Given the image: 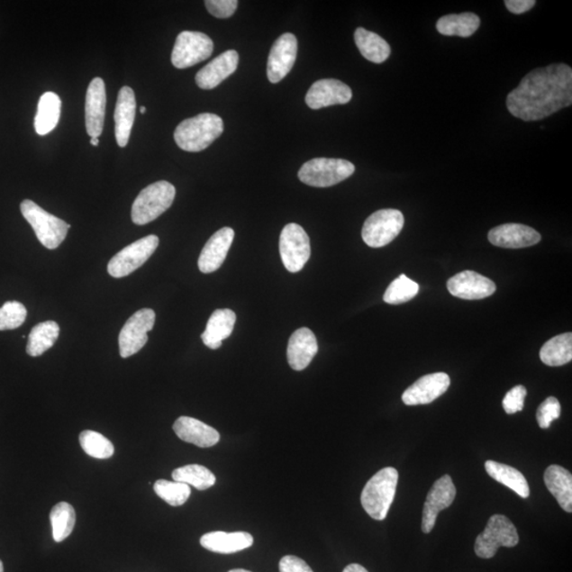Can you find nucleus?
Returning a JSON list of instances; mask_svg holds the SVG:
<instances>
[{"label":"nucleus","mask_w":572,"mask_h":572,"mask_svg":"<svg viewBox=\"0 0 572 572\" xmlns=\"http://www.w3.org/2000/svg\"><path fill=\"white\" fill-rule=\"evenodd\" d=\"M571 104L572 69L566 64L530 71L507 98L512 116L527 123L549 117Z\"/></svg>","instance_id":"1"},{"label":"nucleus","mask_w":572,"mask_h":572,"mask_svg":"<svg viewBox=\"0 0 572 572\" xmlns=\"http://www.w3.org/2000/svg\"><path fill=\"white\" fill-rule=\"evenodd\" d=\"M222 132V119L218 114L204 113L180 123L174 132V140L186 152H201L218 140Z\"/></svg>","instance_id":"2"},{"label":"nucleus","mask_w":572,"mask_h":572,"mask_svg":"<svg viewBox=\"0 0 572 572\" xmlns=\"http://www.w3.org/2000/svg\"><path fill=\"white\" fill-rule=\"evenodd\" d=\"M399 473L395 468H385L367 483L361 493L363 508L373 520L384 521L396 493Z\"/></svg>","instance_id":"3"},{"label":"nucleus","mask_w":572,"mask_h":572,"mask_svg":"<svg viewBox=\"0 0 572 572\" xmlns=\"http://www.w3.org/2000/svg\"><path fill=\"white\" fill-rule=\"evenodd\" d=\"M176 195V186L166 180L148 186L138 195L132 204V222L142 226L159 218L172 206Z\"/></svg>","instance_id":"4"},{"label":"nucleus","mask_w":572,"mask_h":572,"mask_svg":"<svg viewBox=\"0 0 572 572\" xmlns=\"http://www.w3.org/2000/svg\"><path fill=\"white\" fill-rule=\"evenodd\" d=\"M23 218L32 227L36 238L47 250H56L68 237L70 225L41 208L32 200L21 204Z\"/></svg>","instance_id":"5"},{"label":"nucleus","mask_w":572,"mask_h":572,"mask_svg":"<svg viewBox=\"0 0 572 572\" xmlns=\"http://www.w3.org/2000/svg\"><path fill=\"white\" fill-rule=\"evenodd\" d=\"M355 172L352 162L340 159H314L300 168L298 177L305 185L327 188L343 182Z\"/></svg>","instance_id":"6"},{"label":"nucleus","mask_w":572,"mask_h":572,"mask_svg":"<svg viewBox=\"0 0 572 572\" xmlns=\"http://www.w3.org/2000/svg\"><path fill=\"white\" fill-rule=\"evenodd\" d=\"M520 537L517 530L507 516L495 514L491 516L487 525L475 540L476 556L481 558H492L501 547H515Z\"/></svg>","instance_id":"7"},{"label":"nucleus","mask_w":572,"mask_h":572,"mask_svg":"<svg viewBox=\"0 0 572 572\" xmlns=\"http://www.w3.org/2000/svg\"><path fill=\"white\" fill-rule=\"evenodd\" d=\"M404 222V215L399 210H378L366 220L361 237L372 249H379L393 242L399 236Z\"/></svg>","instance_id":"8"},{"label":"nucleus","mask_w":572,"mask_h":572,"mask_svg":"<svg viewBox=\"0 0 572 572\" xmlns=\"http://www.w3.org/2000/svg\"><path fill=\"white\" fill-rule=\"evenodd\" d=\"M159 245V238L150 234V236L144 237L126 246L108 263V274L113 278H123V277L129 276L149 260L154 251L158 250Z\"/></svg>","instance_id":"9"},{"label":"nucleus","mask_w":572,"mask_h":572,"mask_svg":"<svg viewBox=\"0 0 572 572\" xmlns=\"http://www.w3.org/2000/svg\"><path fill=\"white\" fill-rule=\"evenodd\" d=\"M213 41L208 35L197 32H184L177 36L171 61L174 68L186 69L212 56Z\"/></svg>","instance_id":"10"},{"label":"nucleus","mask_w":572,"mask_h":572,"mask_svg":"<svg viewBox=\"0 0 572 572\" xmlns=\"http://www.w3.org/2000/svg\"><path fill=\"white\" fill-rule=\"evenodd\" d=\"M279 249L283 265L288 272H300L311 257L308 233L295 222L287 224L280 234Z\"/></svg>","instance_id":"11"},{"label":"nucleus","mask_w":572,"mask_h":572,"mask_svg":"<svg viewBox=\"0 0 572 572\" xmlns=\"http://www.w3.org/2000/svg\"><path fill=\"white\" fill-rule=\"evenodd\" d=\"M156 314L153 310L137 311L125 322L119 334V349L122 358L128 359L140 352L148 342L150 331L155 324Z\"/></svg>","instance_id":"12"},{"label":"nucleus","mask_w":572,"mask_h":572,"mask_svg":"<svg viewBox=\"0 0 572 572\" xmlns=\"http://www.w3.org/2000/svg\"><path fill=\"white\" fill-rule=\"evenodd\" d=\"M298 41L292 33H285L277 39L269 52L268 77L269 82L279 83L290 74L296 62Z\"/></svg>","instance_id":"13"},{"label":"nucleus","mask_w":572,"mask_h":572,"mask_svg":"<svg viewBox=\"0 0 572 572\" xmlns=\"http://www.w3.org/2000/svg\"><path fill=\"white\" fill-rule=\"evenodd\" d=\"M456 486L449 475L438 479L427 494L423 508L422 531L431 533L436 525L438 514L449 507L456 498Z\"/></svg>","instance_id":"14"},{"label":"nucleus","mask_w":572,"mask_h":572,"mask_svg":"<svg viewBox=\"0 0 572 572\" xmlns=\"http://www.w3.org/2000/svg\"><path fill=\"white\" fill-rule=\"evenodd\" d=\"M449 385L450 378L447 373H431V375L420 377L411 387H408L402 395V401L408 406L431 404L447 393Z\"/></svg>","instance_id":"15"},{"label":"nucleus","mask_w":572,"mask_h":572,"mask_svg":"<svg viewBox=\"0 0 572 572\" xmlns=\"http://www.w3.org/2000/svg\"><path fill=\"white\" fill-rule=\"evenodd\" d=\"M448 290L453 296L466 300H480L492 296L496 291L495 283L473 270H465L451 277Z\"/></svg>","instance_id":"16"},{"label":"nucleus","mask_w":572,"mask_h":572,"mask_svg":"<svg viewBox=\"0 0 572 572\" xmlns=\"http://www.w3.org/2000/svg\"><path fill=\"white\" fill-rule=\"evenodd\" d=\"M352 99V90L339 80L323 79L313 84L305 95V104L312 110L347 104Z\"/></svg>","instance_id":"17"},{"label":"nucleus","mask_w":572,"mask_h":572,"mask_svg":"<svg viewBox=\"0 0 572 572\" xmlns=\"http://www.w3.org/2000/svg\"><path fill=\"white\" fill-rule=\"evenodd\" d=\"M106 110L105 83L101 77L90 82L86 100V124L90 137H98L104 128Z\"/></svg>","instance_id":"18"},{"label":"nucleus","mask_w":572,"mask_h":572,"mask_svg":"<svg viewBox=\"0 0 572 572\" xmlns=\"http://www.w3.org/2000/svg\"><path fill=\"white\" fill-rule=\"evenodd\" d=\"M233 239V229L224 227L208 240L206 245L204 246L200 259H198V268L202 273L212 274L222 267L229 250H231Z\"/></svg>","instance_id":"19"},{"label":"nucleus","mask_w":572,"mask_h":572,"mask_svg":"<svg viewBox=\"0 0 572 572\" xmlns=\"http://www.w3.org/2000/svg\"><path fill=\"white\" fill-rule=\"evenodd\" d=\"M540 240V234L537 231L522 224H504L493 228L489 232L490 243L503 249H525L537 245Z\"/></svg>","instance_id":"20"},{"label":"nucleus","mask_w":572,"mask_h":572,"mask_svg":"<svg viewBox=\"0 0 572 572\" xmlns=\"http://www.w3.org/2000/svg\"><path fill=\"white\" fill-rule=\"evenodd\" d=\"M239 65V53L227 50L213 59L197 72L195 82L202 89H213L236 72Z\"/></svg>","instance_id":"21"},{"label":"nucleus","mask_w":572,"mask_h":572,"mask_svg":"<svg viewBox=\"0 0 572 572\" xmlns=\"http://www.w3.org/2000/svg\"><path fill=\"white\" fill-rule=\"evenodd\" d=\"M136 114V98L134 90L124 86L119 90L116 110H114V134L120 148L128 146L134 125Z\"/></svg>","instance_id":"22"},{"label":"nucleus","mask_w":572,"mask_h":572,"mask_svg":"<svg viewBox=\"0 0 572 572\" xmlns=\"http://www.w3.org/2000/svg\"><path fill=\"white\" fill-rule=\"evenodd\" d=\"M318 352L316 336L308 328L295 331L288 340L287 360L291 368L303 371L311 364Z\"/></svg>","instance_id":"23"},{"label":"nucleus","mask_w":572,"mask_h":572,"mask_svg":"<svg viewBox=\"0 0 572 572\" xmlns=\"http://www.w3.org/2000/svg\"><path fill=\"white\" fill-rule=\"evenodd\" d=\"M173 430L180 440L202 449L214 447L221 438L219 431L213 427L190 417L178 418L173 425Z\"/></svg>","instance_id":"24"},{"label":"nucleus","mask_w":572,"mask_h":572,"mask_svg":"<svg viewBox=\"0 0 572 572\" xmlns=\"http://www.w3.org/2000/svg\"><path fill=\"white\" fill-rule=\"evenodd\" d=\"M254 544V538L249 532L214 531L204 534L201 545L212 552L231 555L247 549Z\"/></svg>","instance_id":"25"},{"label":"nucleus","mask_w":572,"mask_h":572,"mask_svg":"<svg viewBox=\"0 0 572 572\" xmlns=\"http://www.w3.org/2000/svg\"><path fill=\"white\" fill-rule=\"evenodd\" d=\"M237 315L232 310H216L210 316L206 330L202 334L204 346L213 350L221 348L222 340L228 339L233 332L236 326Z\"/></svg>","instance_id":"26"},{"label":"nucleus","mask_w":572,"mask_h":572,"mask_svg":"<svg viewBox=\"0 0 572 572\" xmlns=\"http://www.w3.org/2000/svg\"><path fill=\"white\" fill-rule=\"evenodd\" d=\"M544 481L547 489L557 499L561 508L571 513L572 512V475L567 469L552 465L548 467Z\"/></svg>","instance_id":"27"},{"label":"nucleus","mask_w":572,"mask_h":572,"mask_svg":"<svg viewBox=\"0 0 572 572\" xmlns=\"http://www.w3.org/2000/svg\"><path fill=\"white\" fill-rule=\"evenodd\" d=\"M61 110L62 101L56 93L48 92L41 95L34 119L36 132L45 136L56 129L61 117Z\"/></svg>","instance_id":"28"},{"label":"nucleus","mask_w":572,"mask_h":572,"mask_svg":"<svg viewBox=\"0 0 572 572\" xmlns=\"http://www.w3.org/2000/svg\"><path fill=\"white\" fill-rule=\"evenodd\" d=\"M354 41L361 56L372 63L382 64L390 56L391 48L387 41L368 30L358 28L354 33Z\"/></svg>","instance_id":"29"},{"label":"nucleus","mask_w":572,"mask_h":572,"mask_svg":"<svg viewBox=\"0 0 572 572\" xmlns=\"http://www.w3.org/2000/svg\"><path fill=\"white\" fill-rule=\"evenodd\" d=\"M485 467L486 473L497 483L508 486L522 498L529 497L530 489L527 479L519 469L492 460L486 461Z\"/></svg>","instance_id":"30"},{"label":"nucleus","mask_w":572,"mask_h":572,"mask_svg":"<svg viewBox=\"0 0 572 572\" xmlns=\"http://www.w3.org/2000/svg\"><path fill=\"white\" fill-rule=\"evenodd\" d=\"M480 26L479 16L467 12L461 14H449L443 16L437 22L438 32L447 36H460L469 38Z\"/></svg>","instance_id":"31"},{"label":"nucleus","mask_w":572,"mask_h":572,"mask_svg":"<svg viewBox=\"0 0 572 572\" xmlns=\"http://www.w3.org/2000/svg\"><path fill=\"white\" fill-rule=\"evenodd\" d=\"M540 360L547 366L558 367L572 359V334L564 333L548 340L540 352Z\"/></svg>","instance_id":"32"},{"label":"nucleus","mask_w":572,"mask_h":572,"mask_svg":"<svg viewBox=\"0 0 572 572\" xmlns=\"http://www.w3.org/2000/svg\"><path fill=\"white\" fill-rule=\"evenodd\" d=\"M59 327L56 322L36 324L28 337L27 353L30 357H41L53 347L59 339Z\"/></svg>","instance_id":"33"},{"label":"nucleus","mask_w":572,"mask_h":572,"mask_svg":"<svg viewBox=\"0 0 572 572\" xmlns=\"http://www.w3.org/2000/svg\"><path fill=\"white\" fill-rule=\"evenodd\" d=\"M172 478L177 483L194 486L200 491L210 489L216 481L214 474L200 465H189L174 469Z\"/></svg>","instance_id":"34"},{"label":"nucleus","mask_w":572,"mask_h":572,"mask_svg":"<svg viewBox=\"0 0 572 572\" xmlns=\"http://www.w3.org/2000/svg\"><path fill=\"white\" fill-rule=\"evenodd\" d=\"M53 540L61 543L68 539L76 525V512L68 503H59L50 512Z\"/></svg>","instance_id":"35"},{"label":"nucleus","mask_w":572,"mask_h":572,"mask_svg":"<svg viewBox=\"0 0 572 572\" xmlns=\"http://www.w3.org/2000/svg\"><path fill=\"white\" fill-rule=\"evenodd\" d=\"M79 439L83 450L95 459H108L114 453L113 443L100 432L84 431Z\"/></svg>","instance_id":"36"},{"label":"nucleus","mask_w":572,"mask_h":572,"mask_svg":"<svg viewBox=\"0 0 572 572\" xmlns=\"http://www.w3.org/2000/svg\"><path fill=\"white\" fill-rule=\"evenodd\" d=\"M154 491L162 501L172 505V507L183 505L191 495V489L188 485L165 479L156 481Z\"/></svg>","instance_id":"37"},{"label":"nucleus","mask_w":572,"mask_h":572,"mask_svg":"<svg viewBox=\"0 0 572 572\" xmlns=\"http://www.w3.org/2000/svg\"><path fill=\"white\" fill-rule=\"evenodd\" d=\"M418 292V283L409 279L405 275H401L385 292L384 301L388 304H404L417 296Z\"/></svg>","instance_id":"38"},{"label":"nucleus","mask_w":572,"mask_h":572,"mask_svg":"<svg viewBox=\"0 0 572 572\" xmlns=\"http://www.w3.org/2000/svg\"><path fill=\"white\" fill-rule=\"evenodd\" d=\"M27 318L26 306L17 301H8L0 308V331L20 328Z\"/></svg>","instance_id":"39"},{"label":"nucleus","mask_w":572,"mask_h":572,"mask_svg":"<svg viewBox=\"0 0 572 572\" xmlns=\"http://www.w3.org/2000/svg\"><path fill=\"white\" fill-rule=\"evenodd\" d=\"M561 415V404L555 396L547 397L537 412V420L540 429L547 430Z\"/></svg>","instance_id":"40"},{"label":"nucleus","mask_w":572,"mask_h":572,"mask_svg":"<svg viewBox=\"0 0 572 572\" xmlns=\"http://www.w3.org/2000/svg\"><path fill=\"white\" fill-rule=\"evenodd\" d=\"M526 396L527 389L526 387L522 386V385L512 388L509 393L505 395L503 400L504 412L508 414L522 412L523 405H525Z\"/></svg>","instance_id":"41"},{"label":"nucleus","mask_w":572,"mask_h":572,"mask_svg":"<svg viewBox=\"0 0 572 572\" xmlns=\"http://www.w3.org/2000/svg\"><path fill=\"white\" fill-rule=\"evenodd\" d=\"M237 0H207L204 2L209 14L218 18H228L234 14L238 8Z\"/></svg>","instance_id":"42"},{"label":"nucleus","mask_w":572,"mask_h":572,"mask_svg":"<svg viewBox=\"0 0 572 572\" xmlns=\"http://www.w3.org/2000/svg\"><path fill=\"white\" fill-rule=\"evenodd\" d=\"M280 572H314L304 559L295 556H286L281 558L279 564Z\"/></svg>","instance_id":"43"},{"label":"nucleus","mask_w":572,"mask_h":572,"mask_svg":"<svg viewBox=\"0 0 572 572\" xmlns=\"http://www.w3.org/2000/svg\"><path fill=\"white\" fill-rule=\"evenodd\" d=\"M535 4V0H505V7L513 14H526L529 10H531Z\"/></svg>","instance_id":"44"},{"label":"nucleus","mask_w":572,"mask_h":572,"mask_svg":"<svg viewBox=\"0 0 572 572\" xmlns=\"http://www.w3.org/2000/svg\"><path fill=\"white\" fill-rule=\"evenodd\" d=\"M342 572H369V571L367 570L365 567H363V566L359 564H350V565H348L347 567L343 569Z\"/></svg>","instance_id":"45"},{"label":"nucleus","mask_w":572,"mask_h":572,"mask_svg":"<svg viewBox=\"0 0 572 572\" xmlns=\"http://www.w3.org/2000/svg\"><path fill=\"white\" fill-rule=\"evenodd\" d=\"M90 144H92V146H94V147H98L99 146V138L98 137H93L92 141H90Z\"/></svg>","instance_id":"46"},{"label":"nucleus","mask_w":572,"mask_h":572,"mask_svg":"<svg viewBox=\"0 0 572 572\" xmlns=\"http://www.w3.org/2000/svg\"><path fill=\"white\" fill-rule=\"evenodd\" d=\"M228 572H251L250 570H245V569H232L231 571Z\"/></svg>","instance_id":"47"},{"label":"nucleus","mask_w":572,"mask_h":572,"mask_svg":"<svg viewBox=\"0 0 572 572\" xmlns=\"http://www.w3.org/2000/svg\"><path fill=\"white\" fill-rule=\"evenodd\" d=\"M146 112H147V108H146V106H141V113H146Z\"/></svg>","instance_id":"48"},{"label":"nucleus","mask_w":572,"mask_h":572,"mask_svg":"<svg viewBox=\"0 0 572 572\" xmlns=\"http://www.w3.org/2000/svg\"><path fill=\"white\" fill-rule=\"evenodd\" d=\"M0 572H4V564L0 561Z\"/></svg>","instance_id":"49"}]
</instances>
